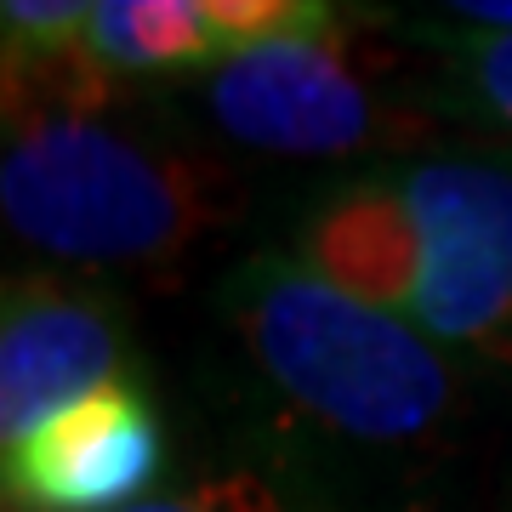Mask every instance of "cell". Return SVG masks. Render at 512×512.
<instances>
[{"mask_svg":"<svg viewBox=\"0 0 512 512\" xmlns=\"http://www.w3.org/2000/svg\"><path fill=\"white\" fill-rule=\"evenodd\" d=\"M131 365L126 308L69 274L0 279V461L57 410L120 382Z\"/></svg>","mask_w":512,"mask_h":512,"instance_id":"obj_5","label":"cell"},{"mask_svg":"<svg viewBox=\"0 0 512 512\" xmlns=\"http://www.w3.org/2000/svg\"><path fill=\"white\" fill-rule=\"evenodd\" d=\"M222 319L262 382L319 433L359 450H421L456 410V370L433 336L382 313L291 251H262L222 279Z\"/></svg>","mask_w":512,"mask_h":512,"instance_id":"obj_2","label":"cell"},{"mask_svg":"<svg viewBox=\"0 0 512 512\" xmlns=\"http://www.w3.org/2000/svg\"><path fill=\"white\" fill-rule=\"evenodd\" d=\"M245 211L222 160L109 120L0 109V228L69 268L171 262Z\"/></svg>","mask_w":512,"mask_h":512,"instance_id":"obj_1","label":"cell"},{"mask_svg":"<svg viewBox=\"0 0 512 512\" xmlns=\"http://www.w3.org/2000/svg\"><path fill=\"white\" fill-rule=\"evenodd\" d=\"M165 467V427L143 387L120 382L57 410L0 461V512H126Z\"/></svg>","mask_w":512,"mask_h":512,"instance_id":"obj_6","label":"cell"},{"mask_svg":"<svg viewBox=\"0 0 512 512\" xmlns=\"http://www.w3.org/2000/svg\"><path fill=\"white\" fill-rule=\"evenodd\" d=\"M330 18L325 0H103L80 46L109 80H177Z\"/></svg>","mask_w":512,"mask_h":512,"instance_id":"obj_7","label":"cell"},{"mask_svg":"<svg viewBox=\"0 0 512 512\" xmlns=\"http://www.w3.org/2000/svg\"><path fill=\"white\" fill-rule=\"evenodd\" d=\"M439 18H450L456 29H484V35H512V0H461V6H444Z\"/></svg>","mask_w":512,"mask_h":512,"instance_id":"obj_12","label":"cell"},{"mask_svg":"<svg viewBox=\"0 0 512 512\" xmlns=\"http://www.w3.org/2000/svg\"><path fill=\"white\" fill-rule=\"evenodd\" d=\"M92 6L80 0H0V52H40L86 35Z\"/></svg>","mask_w":512,"mask_h":512,"instance_id":"obj_11","label":"cell"},{"mask_svg":"<svg viewBox=\"0 0 512 512\" xmlns=\"http://www.w3.org/2000/svg\"><path fill=\"white\" fill-rule=\"evenodd\" d=\"M126 512H291L285 495L256 473H217V478H200V484H183V490H165V495H148Z\"/></svg>","mask_w":512,"mask_h":512,"instance_id":"obj_10","label":"cell"},{"mask_svg":"<svg viewBox=\"0 0 512 512\" xmlns=\"http://www.w3.org/2000/svg\"><path fill=\"white\" fill-rule=\"evenodd\" d=\"M296 262L330 279L336 291L410 319V302L421 285V239L393 165L325 194L296 234Z\"/></svg>","mask_w":512,"mask_h":512,"instance_id":"obj_8","label":"cell"},{"mask_svg":"<svg viewBox=\"0 0 512 512\" xmlns=\"http://www.w3.org/2000/svg\"><path fill=\"white\" fill-rule=\"evenodd\" d=\"M421 239L410 325L433 342L512 359V154L393 165Z\"/></svg>","mask_w":512,"mask_h":512,"instance_id":"obj_4","label":"cell"},{"mask_svg":"<svg viewBox=\"0 0 512 512\" xmlns=\"http://www.w3.org/2000/svg\"><path fill=\"white\" fill-rule=\"evenodd\" d=\"M404 69L399 52L376 46L370 18L268 40L205 74V109L239 148L279 160H336L365 148H404L427 131L416 103L387 97Z\"/></svg>","mask_w":512,"mask_h":512,"instance_id":"obj_3","label":"cell"},{"mask_svg":"<svg viewBox=\"0 0 512 512\" xmlns=\"http://www.w3.org/2000/svg\"><path fill=\"white\" fill-rule=\"evenodd\" d=\"M387 29L427 52V103L433 109L512 137V35L456 29L439 12L387 23Z\"/></svg>","mask_w":512,"mask_h":512,"instance_id":"obj_9","label":"cell"}]
</instances>
